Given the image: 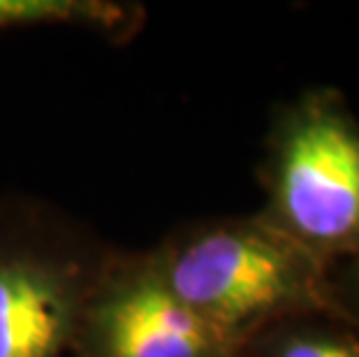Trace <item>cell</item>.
Returning a JSON list of instances; mask_svg holds the SVG:
<instances>
[{"instance_id":"cell-2","label":"cell","mask_w":359,"mask_h":357,"mask_svg":"<svg viewBox=\"0 0 359 357\" xmlns=\"http://www.w3.org/2000/svg\"><path fill=\"white\" fill-rule=\"evenodd\" d=\"M257 181L259 214L330 269L359 248V116L336 88L273 109Z\"/></svg>"},{"instance_id":"cell-4","label":"cell","mask_w":359,"mask_h":357,"mask_svg":"<svg viewBox=\"0 0 359 357\" xmlns=\"http://www.w3.org/2000/svg\"><path fill=\"white\" fill-rule=\"evenodd\" d=\"M70 357H239L170 290L147 250H116L83 307Z\"/></svg>"},{"instance_id":"cell-5","label":"cell","mask_w":359,"mask_h":357,"mask_svg":"<svg viewBox=\"0 0 359 357\" xmlns=\"http://www.w3.org/2000/svg\"><path fill=\"white\" fill-rule=\"evenodd\" d=\"M144 21V5L126 0H0V30L74 26L123 44L140 33Z\"/></svg>"},{"instance_id":"cell-6","label":"cell","mask_w":359,"mask_h":357,"mask_svg":"<svg viewBox=\"0 0 359 357\" xmlns=\"http://www.w3.org/2000/svg\"><path fill=\"white\" fill-rule=\"evenodd\" d=\"M239 357H359V328L334 316L292 318L257 334Z\"/></svg>"},{"instance_id":"cell-7","label":"cell","mask_w":359,"mask_h":357,"mask_svg":"<svg viewBox=\"0 0 359 357\" xmlns=\"http://www.w3.org/2000/svg\"><path fill=\"white\" fill-rule=\"evenodd\" d=\"M334 295L348 321L359 328V248L332 269Z\"/></svg>"},{"instance_id":"cell-3","label":"cell","mask_w":359,"mask_h":357,"mask_svg":"<svg viewBox=\"0 0 359 357\" xmlns=\"http://www.w3.org/2000/svg\"><path fill=\"white\" fill-rule=\"evenodd\" d=\"M116 250L56 204L0 195V357H70Z\"/></svg>"},{"instance_id":"cell-1","label":"cell","mask_w":359,"mask_h":357,"mask_svg":"<svg viewBox=\"0 0 359 357\" xmlns=\"http://www.w3.org/2000/svg\"><path fill=\"white\" fill-rule=\"evenodd\" d=\"M149 253L170 290L236 355L257 334L292 318L348 321L332 269L259 211L190 220Z\"/></svg>"}]
</instances>
